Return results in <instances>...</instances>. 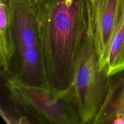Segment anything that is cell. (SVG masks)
Here are the masks:
<instances>
[{"label":"cell","mask_w":124,"mask_h":124,"mask_svg":"<svg viewBox=\"0 0 124 124\" xmlns=\"http://www.w3.org/2000/svg\"><path fill=\"white\" fill-rule=\"evenodd\" d=\"M119 2L120 0H97L92 4L96 44L101 65L105 70L108 48L118 16Z\"/></svg>","instance_id":"5b68a950"},{"label":"cell","mask_w":124,"mask_h":124,"mask_svg":"<svg viewBox=\"0 0 124 124\" xmlns=\"http://www.w3.org/2000/svg\"><path fill=\"white\" fill-rule=\"evenodd\" d=\"M91 0H41L38 17L47 84L61 90L73 82L88 26Z\"/></svg>","instance_id":"6da1fadb"},{"label":"cell","mask_w":124,"mask_h":124,"mask_svg":"<svg viewBox=\"0 0 124 124\" xmlns=\"http://www.w3.org/2000/svg\"><path fill=\"white\" fill-rule=\"evenodd\" d=\"M93 124H124V71L111 76L104 102Z\"/></svg>","instance_id":"8992f818"},{"label":"cell","mask_w":124,"mask_h":124,"mask_svg":"<svg viewBox=\"0 0 124 124\" xmlns=\"http://www.w3.org/2000/svg\"><path fill=\"white\" fill-rule=\"evenodd\" d=\"M27 124H81L72 93L48 84L29 85L1 73Z\"/></svg>","instance_id":"277c9868"},{"label":"cell","mask_w":124,"mask_h":124,"mask_svg":"<svg viewBox=\"0 0 124 124\" xmlns=\"http://www.w3.org/2000/svg\"><path fill=\"white\" fill-rule=\"evenodd\" d=\"M10 17L14 55L10 73L7 77L29 85L48 84L39 27L38 2L31 0H10Z\"/></svg>","instance_id":"7a4b0ae2"},{"label":"cell","mask_w":124,"mask_h":124,"mask_svg":"<svg viewBox=\"0 0 124 124\" xmlns=\"http://www.w3.org/2000/svg\"><path fill=\"white\" fill-rule=\"evenodd\" d=\"M105 69L110 77L124 71V0H120L118 16L108 48Z\"/></svg>","instance_id":"52a82bcc"},{"label":"cell","mask_w":124,"mask_h":124,"mask_svg":"<svg viewBox=\"0 0 124 124\" xmlns=\"http://www.w3.org/2000/svg\"><path fill=\"white\" fill-rule=\"evenodd\" d=\"M10 0H0V61L1 73L8 76L14 55L10 17Z\"/></svg>","instance_id":"ba28073f"},{"label":"cell","mask_w":124,"mask_h":124,"mask_svg":"<svg viewBox=\"0 0 124 124\" xmlns=\"http://www.w3.org/2000/svg\"><path fill=\"white\" fill-rule=\"evenodd\" d=\"M91 1H92V4H94L96 2L97 0H91Z\"/></svg>","instance_id":"30bf717a"},{"label":"cell","mask_w":124,"mask_h":124,"mask_svg":"<svg viewBox=\"0 0 124 124\" xmlns=\"http://www.w3.org/2000/svg\"><path fill=\"white\" fill-rule=\"evenodd\" d=\"M110 78L101 65L92 5L88 29L76 61L73 82L69 88L81 124H93L105 98Z\"/></svg>","instance_id":"3957f363"},{"label":"cell","mask_w":124,"mask_h":124,"mask_svg":"<svg viewBox=\"0 0 124 124\" xmlns=\"http://www.w3.org/2000/svg\"><path fill=\"white\" fill-rule=\"evenodd\" d=\"M31 1H34V2H38H38H39V1H41V0H31Z\"/></svg>","instance_id":"9c48e42d"}]
</instances>
